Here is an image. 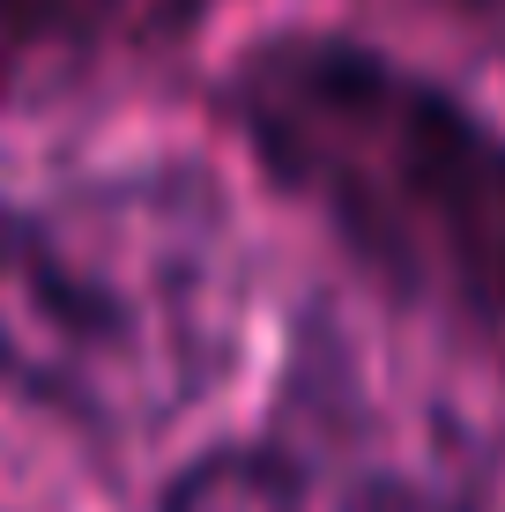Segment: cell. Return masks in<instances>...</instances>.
<instances>
[{
  "instance_id": "3957f363",
  "label": "cell",
  "mask_w": 505,
  "mask_h": 512,
  "mask_svg": "<svg viewBox=\"0 0 505 512\" xmlns=\"http://www.w3.org/2000/svg\"><path fill=\"white\" fill-rule=\"evenodd\" d=\"M156 512H476L454 483L327 431H268L194 453Z\"/></svg>"
},
{
  "instance_id": "7a4b0ae2",
  "label": "cell",
  "mask_w": 505,
  "mask_h": 512,
  "mask_svg": "<svg viewBox=\"0 0 505 512\" xmlns=\"http://www.w3.org/2000/svg\"><path fill=\"white\" fill-rule=\"evenodd\" d=\"M223 119L379 290L505 334V127L350 30H268L223 67Z\"/></svg>"
},
{
  "instance_id": "277c9868",
  "label": "cell",
  "mask_w": 505,
  "mask_h": 512,
  "mask_svg": "<svg viewBox=\"0 0 505 512\" xmlns=\"http://www.w3.org/2000/svg\"><path fill=\"white\" fill-rule=\"evenodd\" d=\"M127 8L134 0H0V97H23L82 60Z\"/></svg>"
},
{
  "instance_id": "6da1fadb",
  "label": "cell",
  "mask_w": 505,
  "mask_h": 512,
  "mask_svg": "<svg viewBox=\"0 0 505 512\" xmlns=\"http://www.w3.org/2000/svg\"><path fill=\"white\" fill-rule=\"evenodd\" d=\"M253 320L231 201L179 156L0 193V401L90 446H142L223 394Z\"/></svg>"
}]
</instances>
